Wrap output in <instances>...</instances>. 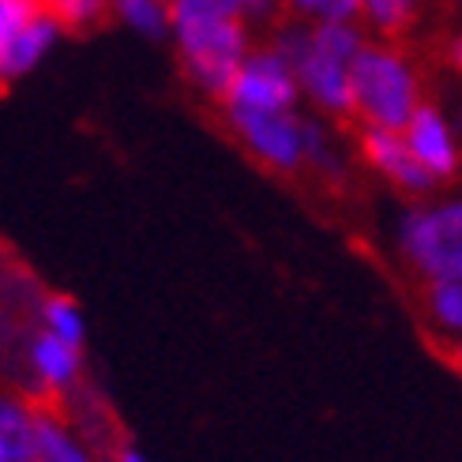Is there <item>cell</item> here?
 <instances>
[{
	"label": "cell",
	"instance_id": "cell-1",
	"mask_svg": "<svg viewBox=\"0 0 462 462\" xmlns=\"http://www.w3.org/2000/svg\"><path fill=\"white\" fill-rule=\"evenodd\" d=\"M350 79H354L357 121L368 128L402 132L421 106L418 76H413L406 57L395 53L391 45H365L350 68Z\"/></svg>",
	"mask_w": 462,
	"mask_h": 462
},
{
	"label": "cell",
	"instance_id": "cell-2",
	"mask_svg": "<svg viewBox=\"0 0 462 462\" xmlns=\"http://www.w3.org/2000/svg\"><path fill=\"white\" fill-rule=\"evenodd\" d=\"M399 252L425 282H458L462 279V199L429 203L410 211L399 226Z\"/></svg>",
	"mask_w": 462,
	"mask_h": 462
},
{
	"label": "cell",
	"instance_id": "cell-3",
	"mask_svg": "<svg viewBox=\"0 0 462 462\" xmlns=\"http://www.w3.org/2000/svg\"><path fill=\"white\" fill-rule=\"evenodd\" d=\"M274 45L290 57L293 72H297V83H301V90L312 98L316 109H323L328 117H338V121H354L357 117V109H354V79H350L354 64L323 53L319 45L312 42V27H286Z\"/></svg>",
	"mask_w": 462,
	"mask_h": 462
},
{
	"label": "cell",
	"instance_id": "cell-4",
	"mask_svg": "<svg viewBox=\"0 0 462 462\" xmlns=\"http://www.w3.org/2000/svg\"><path fill=\"white\" fill-rule=\"evenodd\" d=\"M229 125L245 140V147L267 162L271 170L293 173L305 166V121L293 117V109H226Z\"/></svg>",
	"mask_w": 462,
	"mask_h": 462
},
{
	"label": "cell",
	"instance_id": "cell-5",
	"mask_svg": "<svg viewBox=\"0 0 462 462\" xmlns=\"http://www.w3.org/2000/svg\"><path fill=\"white\" fill-rule=\"evenodd\" d=\"M301 95L305 90L297 83L290 57L279 45H263V50H252L245 57L222 106L226 109H293V102Z\"/></svg>",
	"mask_w": 462,
	"mask_h": 462
},
{
	"label": "cell",
	"instance_id": "cell-6",
	"mask_svg": "<svg viewBox=\"0 0 462 462\" xmlns=\"http://www.w3.org/2000/svg\"><path fill=\"white\" fill-rule=\"evenodd\" d=\"M361 154L376 173H383L395 189L410 192V196H425L436 177L421 166V158L410 151L406 135L395 128H361Z\"/></svg>",
	"mask_w": 462,
	"mask_h": 462
},
{
	"label": "cell",
	"instance_id": "cell-7",
	"mask_svg": "<svg viewBox=\"0 0 462 462\" xmlns=\"http://www.w3.org/2000/svg\"><path fill=\"white\" fill-rule=\"evenodd\" d=\"M402 135H406L410 151L421 158V166L436 180H448L458 173V151L451 140V128L436 106H418V113H413L410 125L402 128Z\"/></svg>",
	"mask_w": 462,
	"mask_h": 462
},
{
	"label": "cell",
	"instance_id": "cell-8",
	"mask_svg": "<svg viewBox=\"0 0 462 462\" xmlns=\"http://www.w3.org/2000/svg\"><path fill=\"white\" fill-rule=\"evenodd\" d=\"M83 368V354L76 342L53 331H38L31 338V373L45 391H68Z\"/></svg>",
	"mask_w": 462,
	"mask_h": 462
},
{
	"label": "cell",
	"instance_id": "cell-9",
	"mask_svg": "<svg viewBox=\"0 0 462 462\" xmlns=\"http://www.w3.org/2000/svg\"><path fill=\"white\" fill-rule=\"evenodd\" d=\"M64 27L50 15V12H38L27 27H23L12 42L0 45V72H5V79H19L27 76L31 68L53 50V42Z\"/></svg>",
	"mask_w": 462,
	"mask_h": 462
},
{
	"label": "cell",
	"instance_id": "cell-10",
	"mask_svg": "<svg viewBox=\"0 0 462 462\" xmlns=\"http://www.w3.org/2000/svg\"><path fill=\"white\" fill-rule=\"evenodd\" d=\"M0 462H38V410L23 399L0 406Z\"/></svg>",
	"mask_w": 462,
	"mask_h": 462
},
{
	"label": "cell",
	"instance_id": "cell-11",
	"mask_svg": "<svg viewBox=\"0 0 462 462\" xmlns=\"http://www.w3.org/2000/svg\"><path fill=\"white\" fill-rule=\"evenodd\" d=\"M121 19L135 34L143 38H166L173 34V15H170V0H117Z\"/></svg>",
	"mask_w": 462,
	"mask_h": 462
},
{
	"label": "cell",
	"instance_id": "cell-12",
	"mask_svg": "<svg viewBox=\"0 0 462 462\" xmlns=\"http://www.w3.org/2000/svg\"><path fill=\"white\" fill-rule=\"evenodd\" d=\"M425 312L432 316V323L448 335H462V279L458 282H429L425 293Z\"/></svg>",
	"mask_w": 462,
	"mask_h": 462
},
{
	"label": "cell",
	"instance_id": "cell-13",
	"mask_svg": "<svg viewBox=\"0 0 462 462\" xmlns=\"http://www.w3.org/2000/svg\"><path fill=\"white\" fill-rule=\"evenodd\" d=\"M38 462H90V455L64 432V425L38 410Z\"/></svg>",
	"mask_w": 462,
	"mask_h": 462
},
{
	"label": "cell",
	"instance_id": "cell-14",
	"mask_svg": "<svg viewBox=\"0 0 462 462\" xmlns=\"http://www.w3.org/2000/svg\"><path fill=\"white\" fill-rule=\"evenodd\" d=\"M286 8L301 23H357V19H365V0H286Z\"/></svg>",
	"mask_w": 462,
	"mask_h": 462
},
{
	"label": "cell",
	"instance_id": "cell-15",
	"mask_svg": "<svg viewBox=\"0 0 462 462\" xmlns=\"http://www.w3.org/2000/svg\"><path fill=\"white\" fill-rule=\"evenodd\" d=\"M42 319H45V331H53L68 342L83 346V316H79V305L72 301V297L64 293H45L42 305H38Z\"/></svg>",
	"mask_w": 462,
	"mask_h": 462
},
{
	"label": "cell",
	"instance_id": "cell-16",
	"mask_svg": "<svg viewBox=\"0 0 462 462\" xmlns=\"http://www.w3.org/2000/svg\"><path fill=\"white\" fill-rule=\"evenodd\" d=\"M421 0H365V23L380 34H402L413 15H418Z\"/></svg>",
	"mask_w": 462,
	"mask_h": 462
},
{
	"label": "cell",
	"instance_id": "cell-17",
	"mask_svg": "<svg viewBox=\"0 0 462 462\" xmlns=\"http://www.w3.org/2000/svg\"><path fill=\"white\" fill-rule=\"evenodd\" d=\"M64 31H87L106 15V0H38Z\"/></svg>",
	"mask_w": 462,
	"mask_h": 462
},
{
	"label": "cell",
	"instance_id": "cell-18",
	"mask_svg": "<svg viewBox=\"0 0 462 462\" xmlns=\"http://www.w3.org/2000/svg\"><path fill=\"white\" fill-rule=\"evenodd\" d=\"M448 57H451V64H455L458 72H462V34H458V38H451V50H448Z\"/></svg>",
	"mask_w": 462,
	"mask_h": 462
},
{
	"label": "cell",
	"instance_id": "cell-19",
	"mask_svg": "<svg viewBox=\"0 0 462 462\" xmlns=\"http://www.w3.org/2000/svg\"><path fill=\"white\" fill-rule=\"evenodd\" d=\"M117 462H147L140 451H132V448H121V455H117Z\"/></svg>",
	"mask_w": 462,
	"mask_h": 462
},
{
	"label": "cell",
	"instance_id": "cell-20",
	"mask_svg": "<svg viewBox=\"0 0 462 462\" xmlns=\"http://www.w3.org/2000/svg\"><path fill=\"white\" fill-rule=\"evenodd\" d=\"M451 361H455V368H458V373H462V338L451 346Z\"/></svg>",
	"mask_w": 462,
	"mask_h": 462
}]
</instances>
